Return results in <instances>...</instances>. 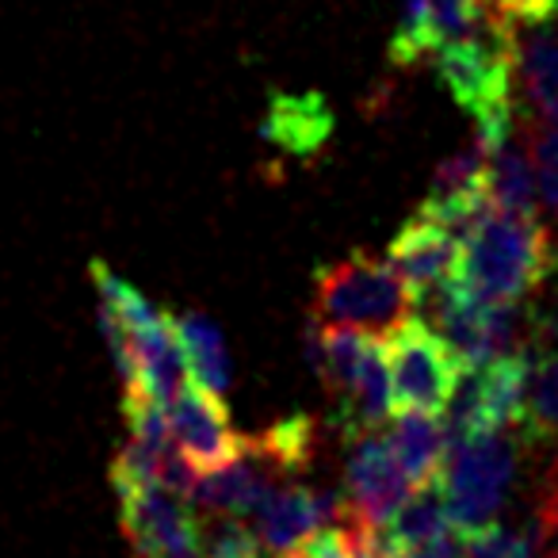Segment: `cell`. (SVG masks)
Returning <instances> with one entry per match:
<instances>
[{
  "label": "cell",
  "instance_id": "obj_15",
  "mask_svg": "<svg viewBox=\"0 0 558 558\" xmlns=\"http://www.w3.org/2000/svg\"><path fill=\"white\" fill-rule=\"evenodd\" d=\"M268 471L271 466L264 463L253 448H248L241 459H233V463L203 474V478L195 482L192 505L195 509L218 512V517H245L248 520L256 505H260L264 489L271 486Z\"/></svg>",
  "mask_w": 558,
  "mask_h": 558
},
{
  "label": "cell",
  "instance_id": "obj_11",
  "mask_svg": "<svg viewBox=\"0 0 558 558\" xmlns=\"http://www.w3.org/2000/svg\"><path fill=\"white\" fill-rule=\"evenodd\" d=\"M459 248H463V241H459L456 230H448L433 215L417 210L398 230V238L390 241L387 260L402 271V279L413 288V295H425V291L440 288V283H448L456 276Z\"/></svg>",
  "mask_w": 558,
  "mask_h": 558
},
{
  "label": "cell",
  "instance_id": "obj_18",
  "mask_svg": "<svg viewBox=\"0 0 558 558\" xmlns=\"http://www.w3.org/2000/svg\"><path fill=\"white\" fill-rule=\"evenodd\" d=\"M390 448H395V459L402 463V471L410 474L413 486H425V482H436L444 474V463H448V428L433 417V413L421 410H402L398 421L387 433Z\"/></svg>",
  "mask_w": 558,
  "mask_h": 558
},
{
  "label": "cell",
  "instance_id": "obj_4",
  "mask_svg": "<svg viewBox=\"0 0 558 558\" xmlns=\"http://www.w3.org/2000/svg\"><path fill=\"white\" fill-rule=\"evenodd\" d=\"M524 448V428H497V433H478L451 444L440 486L459 532H478L501 520L517 494Z\"/></svg>",
  "mask_w": 558,
  "mask_h": 558
},
{
  "label": "cell",
  "instance_id": "obj_13",
  "mask_svg": "<svg viewBox=\"0 0 558 558\" xmlns=\"http://www.w3.org/2000/svg\"><path fill=\"white\" fill-rule=\"evenodd\" d=\"M260 134L279 146L283 154L311 157L333 134V111L318 93H276L268 100V116L260 123Z\"/></svg>",
  "mask_w": 558,
  "mask_h": 558
},
{
  "label": "cell",
  "instance_id": "obj_6",
  "mask_svg": "<svg viewBox=\"0 0 558 558\" xmlns=\"http://www.w3.org/2000/svg\"><path fill=\"white\" fill-rule=\"evenodd\" d=\"M387 360L398 410L444 413L466 372V360L425 318L402 322L390 333Z\"/></svg>",
  "mask_w": 558,
  "mask_h": 558
},
{
  "label": "cell",
  "instance_id": "obj_24",
  "mask_svg": "<svg viewBox=\"0 0 558 558\" xmlns=\"http://www.w3.org/2000/svg\"><path fill=\"white\" fill-rule=\"evenodd\" d=\"M459 558H543L520 527L489 524L459 535Z\"/></svg>",
  "mask_w": 558,
  "mask_h": 558
},
{
  "label": "cell",
  "instance_id": "obj_20",
  "mask_svg": "<svg viewBox=\"0 0 558 558\" xmlns=\"http://www.w3.org/2000/svg\"><path fill=\"white\" fill-rule=\"evenodd\" d=\"M248 448L271 466V471H303L314 459V448H318V425L306 413H295V417H283L276 425H268L260 436H248Z\"/></svg>",
  "mask_w": 558,
  "mask_h": 558
},
{
  "label": "cell",
  "instance_id": "obj_29",
  "mask_svg": "<svg viewBox=\"0 0 558 558\" xmlns=\"http://www.w3.org/2000/svg\"><path fill=\"white\" fill-rule=\"evenodd\" d=\"M547 558H558V547H555V550H550V555H547Z\"/></svg>",
  "mask_w": 558,
  "mask_h": 558
},
{
  "label": "cell",
  "instance_id": "obj_28",
  "mask_svg": "<svg viewBox=\"0 0 558 558\" xmlns=\"http://www.w3.org/2000/svg\"><path fill=\"white\" fill-rule=\"evenodd\" d=\"M279 558H299V555H295V550H291V555H279Z\"/></svg>",
  "mask_w": 558,
  "mask_h": 558
},
{
  "label": "cell",
  "instance_id": "obj_25",
  "mask_svg": "<svg viewBox=\"0 0 558 558\" xmlns=\"http://www.w3.org/2000/svg\"><path fill=\"white\" fill-rule=\"evenodd\" d=\"M260 535L245 524V517H222L203 527L199 558H260Z\"/></svg>",
  "mask_w": 558,
  "mask_h": 558
},
{
  "label": "cell",
  "instance_id": "obj_14",
  "mask_svg": "<svg viewBox=\"0 0 558 558\" xmlns=\"http://www.w3.org/2000/svg\"><path fill=\"white\" fill-rule=\"evenodd\" d=\"M395 410V383H390V360L379 344H372L360 364V372L352 375V383L344 387V395L337 398V421H341L344 440L352 436L375 433L383 421Z\"/></svg>",
  "mask_w": 558,
  "mask_h": 558
},
{
  "label": "cell",
  "instance_id": "obj_27",
  "mask_svg": "<svg viewBox=\"0 0 558 558\" xmlns=\"http://www.w3.org/2000/svg\"><path fill=\"white\" fill-rule=\"evenodd\" d=\"M463 535V532H459ZM459 535L444 547H417V550H398V558H459Z\"/></svg>",
  "mask_w": 558,
  "mask_h": 558
},
{
  "label": "cell",
  "instance_id": "obj_1",
  "mask_svg": "<svg viewBox=\"0 0 558 558\" xmlns=\"http://www.w3.org/2000/svg\"><path fill=\"white\" fill-rule=\"evenodd\" d=\"M555 268L558 248L547 226L489 203V210L463 238L456 279L486 303H509L539 291Z\"/></svg>",
  "mask_w": 558,
  "mask_h": 558
},
{
  "label": "cell",
  "instance_id": "obj_8",
  "mask_svg": "<svg viewBox=\"0 0 558 558\" xmlns=\"http://www.w3.org/2000/svg\"><path fill=\"white\" fill-rule=\"evenodd\" d=\"M248 520L256 524V535H260L264 547L276 550V555H291L318 527L349 524L352 509H349V497L337 494V489L276 486L271 482Z\"/></svg>",
  "mask_w": 558,
  "mask_h": 558
},
{
  "label": "cell",
  "instance_id": "obj_2",
  "mask_svg": "<svg viewBox=\"0 0 558 558\" xmlns=\"http://www.w3.org/2000/svg\"><path fill=\"white\" fill-rule=\"evenodd\" d=\"M444 88L471 111L478 134L497 146L512 131V73H517V27L482 4V24L463 39L444 43L433 54Z\"/></svg>",
  "mask_w": 558,
  "mask_h": 558
},
{
  "label": "cell",
  "instance_id": "obj_16",
  "mask_svg": "<svg viewBox=\"0 0 558 558\" xmlns=\"http://www.w3.org/2000/svg\"><path fill=\"white\" fill-rule=\"evenodd\" d=\"M517 77L532 116L558 119V20L517 32Z\"/></svg>",
  "mask_w": 558,
  "mask_h": 558
},
{
  "label": "cell",
  "instance_id": "obj_19",
  "mask_svg": "<svg viewBox=\"0 0 558 558\" xmlns=\"http://www.w3.org/2000/svg\"><path fill=\"white\" fill-rule=\"evenodd\" d=\"M177 337L180 349L187 360V375L192 383H199L203 390H210L215 398H226L233 383V367H230V352H226L222 329L199 311H187L177 318Z\"/></svg>",
  "mask_w": 558,
  "mask_h": 558
},
{
  "label": "cell",
  "instance_id": "obj_10",
  "mask_svg": "<svg viewBox=\"0 0 558 558\" xmlns=\"http://www.w3.org/2000/svg\"><path fill=\"white\" fill-rule=\"evenodd\" d=\"M172 436H177L180 451L195 471H218V466L233 463L248 451V436H241L230 425L222 398L203 390L199 383H187L169 405Z\"/></svg>",
  "mask_w": 558,
  "mask_h": 558
},
{
  "label": "cell",
  "instance_id": "obj_12",
  "mask_svg": "<svg viewBox=\"0 0 558 558\" xmlns=\"http://www.w3.org/2000/svg\"><path fill=\"white\" fill-rule=\"evenodd\" d=\"M486 192L501 210L512 215L539 218V172H535V154L527 142L524 123L512 126L494 149H489Z\"/></svg>",
  "mask_w": 558,
  "mask_h": 558
},
{
  "label": "cell",
  "instance_id": "obj_23",
  "mask_svg": "<svg viewBox=\"0 0 558 558\" xmlns=\"http://www.w3.org/2000/svg\"><path fill=\"white\" fill-rule=\"evenodd\" d=\"M524 131L535 154V172H539V199H543V207L550 210L555 230H558V119L527 116Z\"/></svg>",
  "mask_w": 558,
  "mask_h": 558
},
{
  "label": "cell",
  "instance_id": "obj_3",
  "mask_svg": "<svg viewBox=\"0 0 558 558\" xmlns=\"http://www.w3.org/2000/svg\"><path fill=\"white\" fill-rule=\"evenodd\" d=\"M413 288L390 260L372 253H349L314 271L311 314L322 326H349L372 337H390L413 318Z\"/></svg>",
  "mask_w": 558,
  "mask_h": 558
},
{
  "label": "cell",
  "instance_id": "obj_22",
  "mask_svg": "<svg viewBox=\"0 0 558 558\" xmlns=\"http://www.w3.org/2000/svg\"><path fill=\"white\" fill-rule=\"evenodd\" d=\"M527 428H532L539 440L558 448V349H550L543 360H535Z\"/></svg>",
  "mask_w": 558,
  "mask_h": 558
},
{
  "label": "cell",
  "instance_id": "obj_7",
  "mask_svg": "<svg viewBox=\"0 0 558 558\" xmlns=\"http://www.w3.org/2000/svg\"><path fill=\"white\" fill-rule=\"evenodd\" d=\"M116 497L134 558H199L203 527L195 524L187 497L172 494L161 482L119 486Z\"/></svg>",
  "mask_w": 558,
  "mask_h": 558
},
{
  "label": "cell",
  "instance_id": "obj_26",
  "mask_svg": "<svg viewBox=\"0 0 558 558\" xmlns=\"http://www.w3.org/2000/svg\"><path fill=\"white\" fill-rule=\"evenodd\" d=\"M295 555L299 558H356V550H352L349 527L329 524V527H318L311 539H303V547H299Z\"/></svg>",
  "mask_w": 558,
  "mask_h": 558
},
{
  "label": "cell",
  "instance_id": "obj_9",
  "mask_svg": "<svg viewBox=\"0 0 558 558\" xmlns=\"http://www.w3.org/2000/svg\"><path fill=\"white\" fill-rule=\"evenodd\" d=\"M349 463H344V497H349L352 520L367 527H387L390 517L402 509L413 494L410 474L395 459L387 436L364 433L349 440Z\"/></svg>",
  "mask_w": 558,
  "mask_h": 558
},
{
  "label": "cell",
  "instance_id": "obj_5",
  "mask_svg": "<svg viewBox=\"0 0 558 558\" xmlns=\"http://www.w3.org/2000/svg\"><path fill=\"white\" fill-rule=\"evenodd\" d=\"M532 372L535 352L501 356L489 364H466L456 395L448 402V440H466L497 428H524L527 405H532Z\"/></svg>",
  "mask_w": 558,
  "mask_h": 558
},
{
  "label": "cell",
  "instance_id": "obj_30",
  "mask_svg": "<svg viewBox=\"0 0 558 558\" xmlns=\"http://www.w3.org/2000/svg\"><path fill=\"white\" fill-rule=\"evenodd\" d=\"M482 4H489V0H482Z\"/></svg>",
  "mask_w": 558,
  "mask_h": 558
},
{
  "label": "cell",
  "instance_id": "obj_17",
  "mask_svg": "<svg viewBox=\"0 0 558 558\" xmlns=\"http://www.w3.org/2000/svg\"><path fill=\"white\" fill-rule=\"evenodd\" d=\"M387 543L395 550H417V547H444L459 535L456 520L448 512V497H444L440 478L413 486V494L402 501V509L390 517L383 527Z\"/></svg>",
  "mask_w": 558,
  "mask_h": 558
},
{
  "label": "cell",
  "instance_id": "obj_21",
  "mask_svg": "<svg viewBox=\"0 0 558 558\" xmlns=\"http://www.w3.org/2000/svg\"><path fill=\"white\" fill-rule=\"evenodd\" d=\"M436 32L433 16H428V0H402V16H398V32L390 39V62L395 65H417L421 58L436 54Z\"/></svg>",
  "mask_w": 558,
  "mask_h": 558
}]
</instances>
